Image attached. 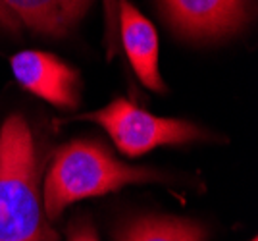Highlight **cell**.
Listing matches in <instances>:
<instances>
[{"mask_svg": "<svg viewBox=\"0 0 258 241\" xmlns=\"http://www.w3.org/2000/svg\"><path fill=\"white\" fill-rule=\"evenodd\" d=\"M0 241H54L41 207L35 139L20 114L0 128Z\"/></svg>", "mask_w": 258, "mask_h": 241, "instance_id": "6da1fadb", "label": "cell"}, {"mask_svg": "<svg viewBox=\"0 0 258 241\" xmlns=\"http://www.w3.org/2000/svg\"><path fill=\"white\" fill-rule=\"evenodd\" d=\"M158 179H162L158 172L119 162L100 143L76 139L54 154L44 182L43 207L46 218H56L72 203Z\"/></svg>", "mask_w": 258, "mask_h": 241, "instance_id": "7a4b0ae2", "label": "cell"}, {"mask_svg": "<svg viewBox=\"0 0 258 241\" xmlns=\"http://www.w3.org/2000/svg\"><path fill=\"white\" fill-rule=\"evenodd\" d=\"M79 118L98 124L125 156H141L162 145H185L208 139V133L191 122L154 116L127 99L112 100L104 108Z\"/></svg>", "mask_w": 258, "mask_h": 241, "instance_id": "3957f363", "label": "cell"}, {"mask_svg": "<svg viewBox=\"0 0 258 241\" xmlns=\"http://www.w3.org/2000/svg\"><path fill=\"white\" fill-rule=\"evenodd\" d=\"M175 33L212 41L239 31L248 20L250 0H158Z\"/></svg>", "mask_w": 258, "mask_h": 241, "instance_id": "277c9868", "label": "cell"}, {"mask_svg": "<svg viewBox=\"0 0 258 241\" xmlns=\"http://www.w3.org/2000/svg\"><path fill=\"white\" fill-rule=\"evenodd\" d=\"M12 74L25 91L58 108L79 104V76L60 58L41 50H23L10 58Z\"/></svg>", "mask_w": 258, "mask_h": 241, "instance_id": "5b68a950", "label": "cell"}, {"mask_svg": "<svg viewBox=\"0 0 258 241\" xmlns=\"http://www.w3.org/2000/svg\"><path fill=\"white\" fill-rule=\"evenodd\" d=\"M93 0H0V22L12 29L62 37L74 29Z\"/></svg>", "mask_w": 258, "mask_h": 241, "instance_id": "8992f818", "label": "cell"}, {"mask_svg": "<svg viewBox=\"0 0 258 241\" xmlns=\"http://www.w3.org/2000/svg\"><path fill=\"white\" fill-rule=\"evenodd\" d=\"M119 35L127 60L139 81L151 91L164 93L158 68V33L129 0H119Z\"/></svg>", "mask_w": 258, "mask_h": 241, "instance_id": "52a82bcc", "label": "cell"}, {"mask_svg": "<svg viewBox=\"0 0 258 241\" xmlns=\"http://www.w3.org/2000/svg\"><path fill=\"white\" fill-rule=\"evenodd\" d=\"M118 241H206L201 224L173 216H143L125 224Z\"/></svg>", "mask_w": 258, "mask_h": 241, "instance_id": "ba28073f", "label": "cell"}, {"mask_svg": "<svg viewBox=\"0 0 258 241\" xmlns=\"http://www.w3.org/2000/svg\"><path fill=\"white\" fill-rule=\"evenodd\" d=\"M68 241H98V237L93 224H89L87 220H76L70 226Z\"/></svg>", "mask_w": 258, "mask_h": 241, "instance_id": "9c48e42d", "label": "cell"}, {"mask_svg": "<svg viewBox=\"0 0 258 241\" xmlns=\"http://www.w3.org/2000/svg\"><path fill=\"white\" fill-rule=\"evenodd\" d=\"M252 241H256V239H252Z\"/></svg>", "mask_w": 258, "mask_h": 241, "instance_id": "30bf717a", "label": "cell"}]
</instances>
